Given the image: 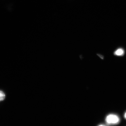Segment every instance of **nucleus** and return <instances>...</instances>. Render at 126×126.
<instances>
[{
	"instance_id": "f03ea898",
	"label": "nucleus",
	"mask_w": 126,
	"mask_h": 126,
	"mask_svg": "<svg viewBox=\"0 0 126 126\" xmlns=\"http://www.w3.org/2000/svg\"><path fill=\"white\" fill-rule=\"evenodd\" d=\"M124 54V50L122 48H119L114 52V54L118 56H122Z\"/></svg>"
},
{
	"instance_id": "20e7f679",
	"label": "nucleus",
	"mask_w": 126,
	"mask_h": 126,
	"mask_svg": "<svg viewBox=\"0 0 126 126\" xmlns=\"http://www.w3.org/2000/svg\"><path fill=\"white\" fill-rule=\"evenodd\" d=\"M124 117L126 119V112L125 113V115H124Z\"/></svg>"
},
{
	"instance_id": "f257e3e1",
	"label": "nucleus",
	"mask_w": 126,
	"mask_h": 126,
	"mask_svg": "<svg viewBox=\"0 0 126 126\" xmlns=\"http://www.w3.org/2000/svg\"><path fill=\"white\" fill-rule=\"evenodd\" d=\"M106 121L107 124H115L118 123L119 121V117L116 115L110 114L107 116Z\"/></svg>"
},
{
	"instance_id": "7ed1b4c3",
	"label": "nucleus",
	"mask_w": 126,
	"mask_h": 126,
	"mask_svg": "<svg viewBox=\"0 0 126 126\" xmlns=\"http://www.w3.org/2000/svg\"><path fill=\"white\" fill-rule=\"evenodd\" d=\"M5 97V94L2 91L0 90V102L4 100Z\"/></svg>"
}]
</instances>
